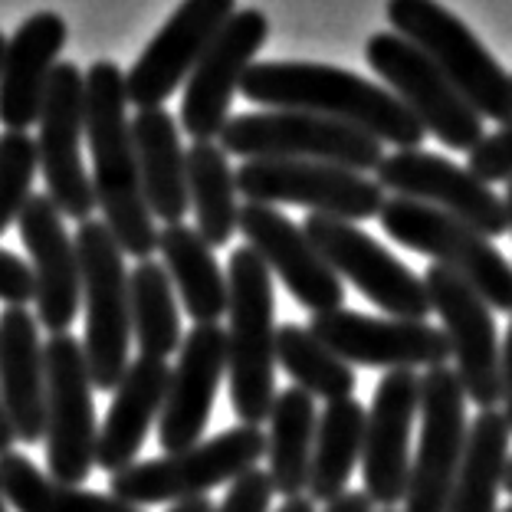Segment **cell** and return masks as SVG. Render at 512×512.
<instances>
[{
  "label": "cell",
  "instance_id": "cell-1",
  "mask_svg": "<svg viewBox=\"0 0 512 512\" xmlns=\"http://www.w3.org/2000/svg\"><path fill=\"white\" fill-rule=\"evenodd\" d=\"M240 92L256 106L273 112H312L352 125L378 138L381 145H398V151L421 148L427 135L391 89L339 66L296 60L253 63Z\"/></svg>",
  "mask_w": 512,
  "mask_h": 512
},
{
  "label": "cell",
  "instance_id": "cell-2",
  "mask_svg": "<svg viewBox=\"0 0 512 512\" xmlns=\"http://www.w3.org/2000/svg\"><path fill=\"white\" fill-rule=\"evenodd\" d=\"M125 106L128 92L119 63H92L86 69V142L92 151V191H96L102 224L119 240L122 253H132L142 263L158 250L161 230L155 227V217L142 194L132 122H128Z\"/></svg>",
  "mask_w": 512,
  "mask_h": 512
},
{
  "label": "cell",
  "instance_id": "cell-3",
  "mask_svg": "<svg viewBox=\"0 0 512 512\" xmlns=\"http://www.w3.org/2000/svg\"><path fill=\"white\" fill-rule=\"evenodd\" d=\"M227 381L240 424L260 427L276 404V296L273 273L250 247L227 263Z\"/></svg>",
  "mask_w": 512,
  "mask_h": 512
},
{
  "label": "cell",
  "instance_id": "cell-4",
  "mask_svg": "<svg viewBox=\"0 0 512 512\" xmlns=\"http://www.w3.org/2000/svg\"><path fill=\"white\" fill-rule=\"evenodd\" d=\"M388 23L444 73L480 119L499 125L512 122V76L447 7L424 0H394L388 4Z\"/></svg>",
  "mask_w": 512,
  "mask_h": 512
},
{
  "label": "cell",
  "instance_id": "cell-5",
  "mask_svg": "<svg viewBox=\"0 0 512 512\" xmlns=\"http://www.w3.org/2000/svg\"><path fill=\"white\" fill-rule=\"evenodd\" d=\"M79 270L86 302V368L96 391H115L128 371L132 342V296H128L125 253L102 220H86L76 230Z\"/></svg>",
  "mask_w": 512,
  "mask_h": 512
},
{
  "label": "cell",
  "instance_id": "cell-6",
  "mask_svg": "<svg viewBox=\"0 0 512 512\" xmlns=\"http://www.w3.org/2000/svg\"><path fill=\"white\" fill-rule=\"evenodd\" d=\"M266 457V430L260 427H230L197 447L158 460H138L128 470L112 476V496L122 503L142 506H178L184 499L207 496L214 486L237 483L243 473L256 470Z\"/></svg>",
  "mask_w": 512,
  "mask_h": 512
},
{
  "label": "cell",
  "instance_id": "cell-7",
  "mask_svg": "<svg viewBox=\"0 0 512 512\" xmlns=\"http://www.w3.org/2000/svg\"><path fill=\"white\" fill-rule=\"evenodd\" d=\"M378 224L394 243L424 253L440 270L460 276L490 309L512 316V263L493 247L490 237L404 197L384 201Z\"/></svg>",
  "mask_w": 512,
  "mask_h": 512
},
{
  "label": "cell",
  "instance_id": "cell-8",
  "mask_svg": "<svg viewBox=\"0 0 512 512\" xmlns=\"http://www.w3.org/2000/svg\"><path fill=\"white\" fill-rule=\"evenodd\" d=\"M220 148L247 161H322L358 174L378 171L384 161L378 138L312 112L234 115L220 135Z\"/></svg>",
  "mask_w": 512,
  "mask_h": 512
},
{
  "label": "cell",
  "instance_id": "cell-9",
  "mask_svg": "<svg viewBox=\"0 0 512 512\" xmlns=\"http://www.w3.org/2000/svg\"><path fill=\"white\" fill-rule=\"evenodd\" d=\"M365 60L381 76V83L401 99V106L437 142L470 155L486 138V125L480 115L460 99V92L447 83L444 73L414 43H407L398 33H375L365 43Z\"/></svg>",
  "mask_w": 512,
  "mask_h": 512
},
{
  "label": "cell",
  "instance_id": "cell-10",
  "mask_svg": "<svg viewBox=\"0 0 512 512\" xmlns=\"http://www.w3.org/2000/svg\"><path fill=\"white\" fill-rule=\"evenodd\" d=\"M83 342L50 335L46 342V467L56 483L79 486L96 467V404Z\"/></svg>",
  "mask_w": 512,
  "mask_h": 512
},
{
  "label": "cell",
  "instance_id": "cell-11",
  "mask_svg": "<svg viewBox=\"0 0 512 512\" xmlns=\"http://www.w3.org/2000/svg\"><path fill=\"white\" fill-rule=\"evenodd\" d=\"M237 191L250 204H299L355 227L375 220L388 201L368 174L322 161H243L237 168Z\"/></svg>",
  "mask_w": 512,
  "mask_h": 512
},
{
  "label": "cell",
  "instance_id": "cell-12",
  "mask_svg": "<svg viewBox=\"0 0 512 512\" xmlns=\"http://www.w3.org/2000/svg\"><path fill=\"white\" fill-rule=\"evenodd\" d=\"M302 234L332 266L335 276H345L358 293L368 302H375L381 312H388L391 319L424 322L430 316L424 276L407 270L398 256L384 250L362 227L335 217L309 214L306 224H302Z\"/></svg>",
  "mask_w": 512,
  "mask_h": 512
},
{
  "label": "cell",
  "instance_id": "cell-13",
  "mask_svg": "<svg viewBox=\"0 0 512 512\" xmlns=\"http://www.w3.org/2000/svg\"><path fill=\"white\" fill-rule=\"evenodd\" d=\"M86 138V73L76 63H56L46 89L37 135V158L46 197L69 220L86 224L96 211L92 174L83 168L79 145Z\"/></svg>",
  "mask_w": 512,
  "mask_h": 512
},
{
  "label": "cell",
  "instance_id": "cell-14",
  "mask_svg": "<svg viewBox=\"0 0 512 512\" xmlns=\"http://www.w3.org/2000/svg\"><path fill=\"white\" fill-rule=\"evenodd\" d=\"M467 394L453 368L421 378V440L411 457L404 512H447L467 450Z\"/></svg>",
  "mask_w": 512,
  "mask_h": 512
},
{
  "label": "cell",
  "instance_id": "cell-15",
  "mask_svg": "<svg viewBox=\"0 0 512 512\" xmlns=\"http://www.w3.org/2000/svg\"><path fill=\"white\" fill-rule=\"evenodd\" d=\"M378 184L391 197L427 204L434 211L447 214L483 237H503L509 230L503 194H496L490 184L473 178L467 168L453 165L450 158L434 151H394L384 155L378 165Z\"/></svg>",
  "mask_w": 512,
  "mask_h": 512
},
{
  "label": "cell",
  "instance_id": "cell-16",
  "mask_svg": "<svg viewBox=\"0 0 512 512\" xmlns=\"http://www.w3.org/2000/svg\"><path fill=\"white\" fill-rule=\"evenodd\" d=\"M270 37L263 10H237L194 66L181 99V128L194 142H220L230 125V106L243 89L256 53Z\"/></svg>",
  "mask_w": 512,
  "mask_h": 512
},
{
  "label": "cell",
  "instance_id": "cell-17",
  "mask_svg": "<svg viewBox=\"0 0 512 512\" xmlns=\"http://www.w3.org/2000/svg\"><path fill=\"white\" fill-rule=\"evenodd\" d=\"M312 335L339 355L345 365L414 371V368H447L453 358L444 329L427 322L375 319L352 309H335L312 316Z\"/></svg>",
  "mask_w": 512,
  "mask_h": 512
},
{
  "label": "cell",
  "instance_id": "cell-18",
  "mask_svg": "<svg viewBox=\"0 0 512 512\" xmlns=\"http://www.w3.org/2000/svg\"><path fill=\"white\" fill-rule=\"evenodd\" d=\"M424 286L430 309L444 322V335L450 342L453 362H457V378L467 401L480 404L483 411H496V404H503V384H499L503 345H499L490 306L460 276L440 270L434 263L424 273Z\"/></svg>",
  "mask_w": 512,
  "mask_h": 512
},
{
  "label": "cell",
  "instance_id": "cell-19",
  "mask_svg": "<svg viewBox=\"0 0 512 512\" xmlns=\"http://www.w3.org/2000/svg\"><path fill=\"white\" fill-rule=\"evenodd\" d=\"M237 14L230 0H191L171 14V20L151 37L145 53L125 73L128 102L142 109H161L178 92L184 79H191L194 66L201 63L207 46Z\"/></svg>",
  "mask_w": 512,
  "mask_h": 512
},
{
  "label": "cell",
  "instance_id": "cell-20",
  "mask_svg": "<svg viewBox=\"0 0 512 512\" xmlns=\"http://www.w3.org/2000/svg\"><path fill=\"white\" fill-rule=\"evenodd\" d=\"M421 414V378L414 371H388L368 407L362 476L375 509H394L407 499L411 434Z\"/></svg>",
  "mask_w": 512,
  "mask_h": 512
},
{
  "label": "cell",
  "instance_id": "cell-21",
  "mask_svg": "<svg viewBox=\"0 0 512 512\" xmlns=\"http://www.w3.org/2000/svg\"><path fill=\"white\" fill-rule=\"evenodd\" d=\"M237 230L247 237V247L260 256L263 266L289 289L302 309L312 316L342 309L345 286L335 276V270L322 260L319 250L312 247L302 227L293 224L283 211L266 204H243Z\"/></svg>",
  "mask_w": 512,
  "mask_h": 512
},
{
  "label": "cell",
  "instance_id": "cell-22",
  "mask_svg": "<svg viewBox=\"0 0 512 512\" xmlns=\"http://www.w3.org/2000/svg\"><path fill=\"white\" fill-rule=\"evenodd\" d=\"M227 378V329L194 325L184 335L178 365L171 368L165 407L158 417V440L168 453L201 444L220 381Z\"/></svg>",
  "mask_w": 512,
  "mask_h": 512
},
{
  "label": "cell",
  "instance_id": "cell-23",
  "mask_svg": "<svg viewBox=\"0 0 512 512\" xmlns=\"http://www.w3.org/2000/svg\"><path fill=\"white\" fill-rule=\"evenodd\" d=\"M23 247L37 276V322L50 335H69L83 302V270L76 240L66 234L63 214L46 194H33L17 220Z\"/></svg>",
  "mask_w": 512,
  "mask_h": 512
},
{
  "label": "cell",
  "instance_id": "cell-24",
  "mask_svg": "<svg viewBox=\"0 0 512 512\" xmlns=\"http://www.w3.org/2000/svg\"><path fill=\"white\" fill-rule=\"evenodd\" d=\"M66 40V20L50 10L23 20L7 40L0 63V122L7 125V132H27L33 122H40L46 89Z\"/></svg>",
  "mask_w": 512,
  "mask_h": 512
},
{
  "label": "cell",
  "instance_id": "cell-25",
  "mask_svg": "<svg viewBox=\"0 0 512 512\" xmlns=\"http://www.w3.org/2000/svg\"><path fill=\"white\" fill-rule=\"evenodd\" d=\"M0 401L20 444L46 437V345L27 309L0 312Z\"/></svg>",
  "mask_w": 512,
  "mask_h": 512
},
{
  "label": "cell",
  "instance_id": "cell-26",
  "mask_svg": "<svg viewBox=\"0 0 512 512\" xmlns=\"http://www.w3.org/2000/svg\"><path fill=\"white\" fill-rule=\"evenodd\" d=\"M168 381H171V368L165 362H158V358L138 355L128 365L122 384L115 388L106 424L99 427V444H96L99 470L115 476L132 467V463H138V453L145 447L148 430L161 417V407H165Z\"/></svg>",
  "mask_w": 512,
  "mask_h": 512
},
{
  "label": "cell",
  "instance_id": "cell-27",
  "mask_svg": "<svg viewBox=\"0 0 512 512\" xmlns=\"http://www.w3.org/2000/svg\"><path fill=\"white\" fill-rule=\"evenodd\" d=\"M132 138L142 174V194L155 220L165 227L181 224L191 211L188 197V151L181 148L178 122L165 109H142L132 119Z\"/></svg>",
  "mask_w": 512,
  "mask_h": 512
},
{
  "label": "cell",
  "instance_id": "cell-28",
  "mask_svg": "<svg viewBox=\"0 0 512 512\" xmlns=\"http://www.w3.org/2000/svg\"><path fill=\"white\" fill-rule=\"evenodd\" d=\"M158 250L165 256L171 286L178 289V299L184 302L194 325H220L230 306V286L227 273L214 260V250L188 224L161 230Z\"/></svg>",
  "mask_w": 512,
  "mask_h": 512
},
{
  "label": "cell",
  "instance_id": "cell-29",
  "mask_svg": "<svg viewBox=\"0 0 512 512\" xmlns=\"http://www.w3.org/2000/svg\"><path fill=\"white\" fill-rule=\"evenodd\" d=\"M319 414L312 394L302 388H286L276 394L270 430H266V460H270L273 493L283 499H299L309 486L312 447H316Z\"/></svg>",
  "mask_w": 512,
  "mask_h": 512
},
{
  "label": "cell",
  "instance_id": "cell-30",
  "mask_svg": "<svg viewBox=\"0 0 512 512\" xmlns=\"http://www.w3.org/2000/svg\"><path fill=\"white\" fill-rule=\"evenodd\" d=\"M365 427L368 411L365 404H358V398L325 404L316 427V447H312V467L306 486L312 503L329 506L348 493V480H352L355 467L362 463Z\"/></svg>",
  "mask_w": 512,
  "mask_h": 512
},
{
  "label": "cell",
  "instance_id": "cell-31",
  "mask_svg": "<svg viewBox=\"0 0 512 512\" xmlns=\"http://www.w3.org/2000/svg\"><path fill=\"white\" fill-rule=\"evenodd\" d=\"M512 430L503 411H480L470 424L467 450H463L457 483H453L447 512H503L499 490L506 483Z\"/></svg>",
  "mask_w": 512,
  "mask_h": 512
},
{
  "label": "cell",
  "instance_id": "cell-32",
  "mask_svg": "<svg viewBox=\"0 0 512 512\" xmlns=\"http://www.w3.org/2000/svg\"><path fill=\"white\" fill-rule=\"evenodd\" d=\"M237 171L230 168L220 142H194L188 148V197L197 220V237L207 247H227L237 234Z\"/></svg>",
  "mask_w": 512,
  "mask_h": 512
},
{
  "label": "cell",
  "instance_id": "cell-33",
  "mask_svg": "<svg viewBox=\"0 0 512 512\" xmlns=\"http://www.w3.org/2000/svg\"><path fill=\"white\" fill-rule=\"evenodd\" d=\"M0 490L14 512H142L115 496L56 483L23 453H0Z\"/></svg>",
  "mask_w": 512,
  "mask_h": 512
},
{
  "label": "cell",
  "instance_id": "cell-34",
  "mask_svg": "<svg viewBox=\"0 0 512 512\" xmlns=\"http://www.w3.org/2000/svg\"><path fill=\"white\" fill-rule=\"evenodd\" d=\"M128 296H132V335L145 358L165 362L181 352V316L171 276L165 263L142 260L128 273Z\"/></svg>",
  "mask_w": 512,
  "mask_h": 512
},
{
  "label": "cell",
  "instance_id": "cell-35",
  "mask_svg": "<svg viewBox=\"0 0 512 512\" xmlns=\"http://www.w3.org/2000/svg\"><path fill=\"white\" fill-rule=\"evenodd\" d=\"M276 365L296 381V388H302L312 398L322 401H345L355 398V368L345 365L339 355H332L309 325L286 322L276 329Z\"/></svg>",
  "mask_w": 512,
  "mask_h": 512
},
{
  "label": "cell",
  "instance_id": "cell-36",
  "mask_svg": "<svg viewBox=\"0 0 512 512\" xmlns=\"http://www.w3.org/2000/svg\"><path fill=\"white\" fill-rule=\"evenodd\" d=\"M40 168L37 138L27 132H4L0 135V234L20 220L23 207L30 201L33 174Z\"/></svg>",
  "mask_w": 512,
  "mask_h": 512
},
{
  "label": "cell",
  "instance_id": "cell-37",
  "mask_svg": "<svg viewBox=\"0 0 512 512\" xmlns=\"http://www.w3.org/2000/svg\"><path fill=\"white\" fill-rule=\"evenodd\" d=\"M467 171L473 178H480L483 184L512 181V122L499 128V132L486 135L483 142L470 151Z\"/></svg>",
  "mask_w": 512,
  "mask_h": 512
},
{
  "label": "cell",
  "instance_id": "cell-38",
  "mask_svg": "<svg viewBox=\"0 0 512 512\" xmlns=\"http://www.w3.org/2000/svg\"><path fill=\"white\" fill-rule=\"evenodd\" d=\"M273 483H270V473L266 470H250L243 473L237 483H230V490L224 496L214 512H270L273 503Z\"/></svg>",
  "mask_w": 512,
  "mask_h": 512
},
{
  "label": "cell",
  "instance_id": "cell-39",
  "mask_svg": "<svg viewBox=\"0 0 512 512\" xmlns=\"http://www.w3.org/2000/svg\"><path fill=\"white\" fill-rule=\"evenodd\" d=\"M0 299L7 302V309H23L27 302H37L33 266L23 263L10 250H0Z\"/></svg>",
  "mask_w": 512,
  "mask_h": 512
},
{
  "label": "cell",
  "instance_id": "cell-40",
  "mask_svg": "<svg viewBox=\"0 0 512 512\" xmlns=\"http://www.w3.org/2000/svg\"><path fill=\"white\" fill-rule=\"evenodd\" d=\"M499 384H503V417L512 430V322L503 342V355H499Z\"/></svg>",
  "mask_w": 512,
  "mask_h": 512
},
{
  "label": "cell",
  "instance_id": "cell-41",
  "mask_svg": "<svg viewBox=\"0 0 512 512\" xmlns=\"http://www.w3.org/2000/svg\"><path fill=\"white\" fill-rule=\"evenodd\" d=\"M322 512H375V503L362 493H355V490H348L342 499H335V503H329Z\"/></svg>",
  "mask_w": 512,
  "mask_h": 512
},
{
  "label": "cell",
  "instance_id": "cell-42",
  "mask_svg": "<svg viewBox=\"0 0 512 512\" xmlns=\"http://www.w3.org/2000/svg\"><path fill=\"white\" fill-rule=\"evenodd\" d=\"M14 427L7 421V411H4V401H0V453H10L14 450Z\"/></svg>",
  "mask_w": 512,
  "mask_h": 512
},
{
  "label": "cell",
  "instance_id": "cell-43",
  "mask_svg": "<svg viewBox=\"0 0 512 512\" xmlns=\"http://www.w3.org/2000/svg\"><path fill=\"white\" fill-rule=\"evenodd\" d=\"M217 506L211 503L207 496H197V499H184V503H178V506H171L168 512H214Z\"/></svg>",
  "mask_w": 512,
  "mask_h": 512
},
{
  "label": "cell",
  "instance_id": "cell-44",
  "mask_svg": "<svg viewBox=\"0 0 512 512\" xmlns=\"http://www.w3.org/2000/svg\"><path fill=\"white\" fill-rule=\"evenodd\" d=\"M276 512H316V503L309 496H299V499H286Z\"/></svg>",
  "mask_w": 512,
  "mask_h": 512
},
{
  "label": "cell",
  "instance_id": "cell-45",
  "mask_svg": "<svg viewBox=\"0 0 512 512\" xmlns=\"http://www.w3.org/2000/svg\"><path fill=\"white\" fill-rule=\"evenodd\" d=\"M503 204H506V217H509V230H512V181L506 184V194H503Z\"/></svg>",
  "mask_w": 512,
  "mask_h": 512
},
{
  "label": "cell",
  "instance_id": "cell-46",
  "mask_svg": "<svg viewBox=\"0 0 512 512\" xmlns=\"http://www.w3.org/2000/svg\"><path fill=\"white\" fill-rule=\"evenodd\" d=\"M503 490L512 496V457H509V467H506V483H503Z\"/></svg>",
  "mask_w": 512,
  "mask_h": 512
},
{
  "label": "cell",
  "instance_id": "cell-47",
  "mask_svg": "<svg viewBox=\"0 0 512 512\" xmlns=\"http://www.w3.org/2000/svg\"><path fill=\"white\" fill-rule=\"evenodd\" d=\"M4 50H7V37L0 33V63H4Z\"/></svg>",
  "mask_w": 512,
  "mask_h": 512
},
{
  "label": "cell",
  "instance_id": "cell-48",
  "mask_svg": "<svg viewBox=\"0 0 512 512\" xmlns=\"http://www.w3.org/2000/svg\"><path fill=\"white\" fill-rule=\"evenodd\" d=\"M0 512H7V496H4V490H0Z\"/></svg>",
  "mask_w": 512,
  "mask_h": 512
},
{
  "label": "cell",
  "instance_id": "cell-49",
  "mask_svg": "<svg viewBox=\"0 0 512 512\" xmlns=\"http://www.w3.org/2000/svg\"><path fill=\"white\" fill-rule=\"evenodd\" d=\"M381 512H398V509H381Z\"/></svg>",
  "mask_w": 512,
  "mask_h": 512
},
{
  "label": "cell",
  "instance_id": "cell-50",
  "mask_svg": "<svg viewBox=\"0 0 512 512\" xmlns=\"http://www.w3.org/2000/svg\"><path fill=\"white\" fill-rule=\"evenodd\" d=\"M503 512H512V506H509V509H503Z\"/></svg>",
  "mask_w": 512,
  "mask_h": 512
}]
</instances>
